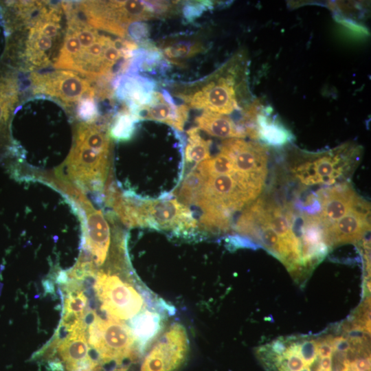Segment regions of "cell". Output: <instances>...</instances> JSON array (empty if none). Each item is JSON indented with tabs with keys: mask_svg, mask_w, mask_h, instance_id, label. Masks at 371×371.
I'll use <instances>...</instances> for the list:
<instances>
[{
	"mask_svg": "<svg viewBox=\"0 0 371 371\" xmlns=\"http://www.w3.org/2000/svg\"><path fill=\"white\" fill-rule=\"evenodd\" d=\"M110 152L109 135L100 126L80 123L58 181L82 194L101 191L107 178Z\"/></svg>",
	"mask_w": 371,
	"mask_h": 371,
	"instance_id": "cell-1",
	"label": "cell"
},
{
	"mask_svg": "<svg viewBox=\"0 0 371 371\" xmlns=\"http://www.w3.org/2000/svg\"><path fill=\"white\" fill-rule=\"evenodd\" d=\"M67 28L54 67L69 69L91 80L109 78L113 70L105 52L113 40L71 12H66Z\"/></svg>",
	"mask_w": 371,
	"mask_h": 371,
	"instance_id": "cell-2",
	"label": "cell"
},
{
	"mask_svg": "<svg viewBox=\"0 0 371 371\" xmlns=\"http://www.w3.org/2000/svg\"><path fill=\"white\" fill-rule=\"evenodd\" d=\"M246 65L242 54H236L202 85L179 93L178 97L189 108L230 114L240 109L238 103L240 91H247Z\"/></svg>",
	"mask_w": 371,
	"mask_h": 371,
	"instance_id": "cell-3",
	"label": "cell"
},
{
	"mask_svg": "<svg viewBox=\"0 0 371 371\" xmlns=\"http://www.w3.org/2000/svg\"><path fill=\"white\" fill-rule=\"evenodd\" d=\"M65 8L97 28L124 38L131 25L163 12L161 1H83Z\"/></svg>",
	"mask_w": 371,
	"mask_h": 371,
	"instance_id": "cell-4",
	"label": "cell"
},
{
	"mask_svg": "<svg viewBox=\"0 0 371 371\" xmlns=\"http://www.w3.org/2000/svg\"><path fill=\"white\" fill-rule=\"evenodd\" d=\"M362 147L347 142L318 153L301 152L290 166L293 177L306 186H333L345 183L357 168Z\"/></svg>",
	"mask_w": 371,
	"mask_h": 371,
	"instance_id": "cell-5",
	"label": "cell"
},
{
	"mask_svg": "<svg viewBox=\"0 0 371 371\" xmlns=\"http://www.w3.org/2000/svg\"><path fill=\"white\" fill-rule=\"evenodd\" d=\"M87 337L102 363L114 361L120 364L127 358L135 360L139 355L130 327L109 316L102 319L92 312Z\"/></svg>",
	"mask_w": 371,
	"mask_h": 371,
	"instance_id": "cell-6",
	"label": "cell"
},
{
	"mask_svg": "<svg viewBox=\"0 0 371 371\" xmlns=\"http://www.w3.org/2000/svg\"><path fill=\"white\" fill-rule=\"evenodd\" d=\"M131 199L132 227H150L179 233L192 232L198 227L192 211L177 199L146 201Z\"/></svg>",
	"mask_w": 371,
	"mask_h": 371,
	"instance_id": "cell-7",
	"label": "cell"
},
{
	"mask_svg": "<svg viewBox=\"0 0 371 371\" xmlns=\"http://www.w3.org/2000/svg\"><path fill=\"white\" fill-rule=\"evenodd\" d=\"M47 5L45 3L40 13L29 23L25 44V59L35 67H45L52 63L62 34L63 6Z\"/></svg>",
	"mask_w": 371,
	"mask_h": 371,
	"instance_id": "cell-8",
	"label": "cell"
},
{
	"mask_svg": "<svg viewBox=\"0 0 371 371\" xmlns=\"http://www.w3.org/2000/svg\"><path fill=\"white\" fill-rule=\"evenodd\" d=\"M94 291L101 309L118 320L133 318L142 310L144 298L135 287L111 271L95 272Z\"/></svg>",
	"mask_w": 371,
	"mask_h": 371,
	"instance_id": "cell-9",
	"label": "cell"
},
{
	"mask_svg": "<svg viewBox=\"0 0 371 371\" xmlns=\"http://www.w3.org/2000/svg\"><path fill=\"white\" fill-rule=\"evenodd\" d=\"M146 351L141 371H178L189 352V339L183 325L175 322L160 333Z\"/></svg>",
	"mask_w": 371,
	"mask_h": 371,
	"instance_id": "cell-10",
	"label": "cell"
},
{
	"mask_svg": "<svg viewBox=\"0 0 371 371\" xmlns=\"http://www.w3.org/2000/svg\"><path fill=\"white\" fill-rule=\"evenodd\" d=\"M30 78L34 93L56 97L66 103L94 98L95 95L89 81L71 71L34 72Z\"/></svg>",
	"mask_w": 371,
	"mask_h": 371,
	"instance_id": "cell-11",
	"label": "cell"
},
{
	"mask_svg": "<svg viewBox=\"0 0 371 371\" xmlns=\"http://www.w3.org/2000/svg\"><path fill=\"white\" fill-rule=\"evenodd\" d=\"M87 324L78 326L64 335H58L54 344L66 371H100L102 363L91 355L88 342Z\"/></svg>",
	"mask_w": 371,
	"mask_h": 371,
	"instance_id": "cell-12",
	"label": "cell"
},
{
	"mask_svg": "<svg viewBox=\"0 0 371 371\" xmlns=\"http://www.w3.org/2000/svg\"><path fill=\"white\" fill-rule=\"evenodd\" d=\"M370 204L363 200L340 219L323 228L327 247L361 240L370 231Z\"/></svg>",
	"mask_w": 371,
	"mask_h": 371,
	"instance_id": "cell-13",
	"label": "cell"
},
{
	"mask_svg": "<svg viewBox=\"0 0 371 371\" xmlns=\"http://www.w3.org/2000/svg\"><path fill=\"white\" fill-rule=\"evenodd\" d=\"M315 194L319 205L316 215L322 228L340 219L364 200L348 182L320 189Z\"/></svg>",
	"mask_w": 371,
	"mask_h": 371,
	"instance_id": "cell-14",
	"label": "cell"
},
{
	"mask_svg": "<svg viewBox=\"0 0 371 371\" xmlns=\"http://www.w3.org/2000/svg\"><path fill=\"white\" fill-rule=\"evenodd\" d=\"M85 209L86 229L82 249L94 265L105 261L111 241L109 224L100 210H95L84 196L78 199Z\"/></svg>",
	"mask_w": 371,
	"mask_h": 371,
	"instance_id": "cell-15",
	"label": "cell"
},
{
	"mask_svg": "<svg viewBox=\"0 0 371 371\" xmlns=\"http://www.w3.org/2000/svg\"><path fill=\"white\" fill-rule=\"evenodd\" d=\"M129 112L136 120L144 119L157 121L181 131L188 118L189 107L186 104L177 106L166 92L153 91L147 104L130 109Z\"/></svg>",
	"mask_w": 371,
	"mask_h": 371,
	"instance_id": "cell-16",
	"label": "cell"
},
{
	"mask_svg": "<svg viewBox=\"0 0 371 371\" xmlns=\"http://www.w3.org/2000/svg\"><path fill=\"white\" fill-rule=\"evenodd\" d=\"M129 327L139 353H143L163 331V315L146 308L131 319Z\"/></svg>",
	"mask_w": 371,
	"mask_h": 371,
	"instance_id": "cell-17",
	"label": "cell"
},
{
	"mask_svg": "<svg viewBox=\"0 0 371 371\" xmlns=\"http://www.w3.org/2000/svg\"><path fill=\"white\" fill-rule=\"evenodd\" d=\"M197 128L207 134L222 138H245L247 135L245 129L237 126L226 115L219 114L209 111L203 112L196 117Z\"/></svg>",
	"mask_w": 371,
	"mask_h": 371,
	"instance_id": "cell-18",
	"label": "cell"
},
{
	"mask_svg": "<svg viewBox=\"0 0 371 371\" xmlns=\"http://www.w3.org/2000/svg\"><path fill=\"white\" fill-rule=\"evenodd\" d=\"M67 295L65 300L63 316L60 325L70 326L80 321L86 319L91 310L88 308V299L84 291L80 289V284L71 280L67 282Z\"/></svg>",
	"mask_w": 371,
	"mask_h": 371,
	"instance_id": "cell-19",
	"label": "cell"
},
{
	"mask_svg": "<svg viewBox=\"0 0 371 371\" xmlns=\"http://www.w3.org/2000/svg\"><path fill=\"white\" fill-rule=\"evenodd\" d=\"M257 137L266 144L272 146L285 145L292 139V134L282 124L275 120H271L263 114L256 116Z\"/></svg>",
	"mask_w": 371,
	"mask_h": 371,
	"instance_id": "cell-20",
	"label": "cell"
},
{
	"mask_svg": "<svg viewBox=\"0 0 371 371\" xmlns=\"http://www.w3.org/2000/svg\"><path fill=\"white\" fill-rule=\"evenodd\" d=\"M188 142L185 149L186 163L200 162L210 158V148L211 141L203 139L199 133V129L194 127L187 131Z\"/></svg>",
	"mask_w": 371,
	"mask_h": 371,
	"instance_id": "cell-21",
	"label": "cell"
},
{
	"mask_svg": "<svg viewBox=\"0 0 371 371\" xmlns=\"http://www.w3.org/2000/svg\"><path fill=\"white\" fill-rule=\"evenodd\" d=\"M18 100V88L12 77L0 79V132L8 120L14 104Z\"/></svg>",
	"mask_w": 371,
	"mask_h": 371,
	"instance_id": "cell-22",
	"label": "cell"
},
{
	"mask_svg": "<svg viewBox=\"0 0 371 371\" xmlns=\"http://www.w3.org/2000/svg\"><path fill=\"white\" fill-rule=\"evenodd\" d=\"M202 49V46L192 41H179L164 47V56L170 60L174 61L181 58L193 56Z\"/></svg>",
	"mask_w": 371,
	"mask_h": 371,
	"instance_id": "cell-23",
	"label": "cell"
},
{
	"mask_svg": "<svg viewBox=\"0 0 371 371\" xmlns=\"http://www.w3.org/2000/svg\"><path fill=\"white\" fill-rule=\"evenodd\" d=\"M136 119L129 111L120 113L110 130L111 136L117 141L128 140L134 131Z\"/></svg>",
	"mask_w": 371,
	"mask_h": 371,
	"instance_id": "cell-24",
	"label": "cell"
},
{
	"mask_svg": "<svg viewBox=\"0 0 371 371\" xmlns=\"http://www.w3.org/2000/svg\"><path fill=\"white\" fill-rule=\"evenodd\" d=\"M77 115L83 122H94L98 117V108L93 98H85L78 102Z\"/></svg>",
	"mask_w": 371,
	"mask_h": 371,
	"instance_id": "cell-25",
	"label": "cell"
},
{
	"mask_svg": "<svg viewBox=\"0 0 371 371\" xmlns=\"http://www.w3.org/2000/svg\"><path fill=\"white\" fill-rule=\"evenodd\" d=\"M299 352L306 366H310L317 357V341H304L299 344Z\"/></svg>",
	"mask_w": 371,
	"mask_h": 371,
	"instance_id": "cell-26",
	"label": "cell"
},
{
	"mask_svg": "<svg viewBox=\"0 0 371 371\" xmlns=\"http://www.w3.org/2000/svg\"><path fill=\"white\" fill-rule=\"evenodd\" d=\"M332 337H328L321 341H317V357L319 358L331 357L333 353Z\"/></svg>",
	"mask_w": 371,
	"mask_h": 371,
	"instance_id": "cell-27",
	"label": "cell"
},
{
	"mask_svg": "<svg viewBox=\"0 0 371 371\" xmlns=\"http://www.w3.org/2000/svg\"><path fill=\"white\" fill-rule=\"evenodd\" d=\"M332 345L333 350L338 352H348L352 350L351 341L343 337H336L332 338Z\"/></svg>",
	"mask_w": 371,
	"mask_h": 371,
	"instance_id": "cell-28",
	"label": "cell"
}]
</instances>
